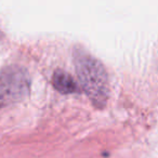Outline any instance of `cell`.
Segmentation results:
<instances>
[{
	"label": "cell",
	"mask_w": 158,
	"mask_h": 158,
	"mask_svg": "<svg viewBox=\"0 0 158 158\" xmlns=\"http://www.w3.org/2000/svg\"><path fill=\"white\" fill-rule=\"evenodd\" d=\"M74 62L84 92L94 106L104 107L108 99V78L103 64L82 49L75 50Z\"/></svg>",
	"instance_id": "cell-1"
},
{
	"label": "cell",
	"mask_w": 158,
	"mask_h": 158,
	"mask_svg": "<svg viewBox=\"0 0 158 158\" xmlns=\"http://www.w3.org/2000/svg\"><path fill=\"white\" fill-rule=\"evenodd\" d=\"M31 80L20 66H9L0 72V108L12 105L27 97Z\"/></svg>",
	"instance_id": "cell-2"
},
{
	"label": "cell",
	"mask_w": 158,
	"mask_h": 158,
	"mask_svg": "<svg viewBox=\"0 0 158 158\" xmlns=\"http://www.w3.org/2000/svg\"><path fill=\"white\" fill-rule=\"evenodd\" d=\"M52 84L53 87L63 94L79 92V87L74 80V78L68 73L63 72V70H56L53 74Z\"/></svg>",
	"instance_id": "cell-3"
}]
</instances>
